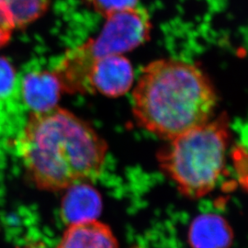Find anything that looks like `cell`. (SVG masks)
Here are the masks:
<instances>
[{
    "mask_svg": "<svg viewBox=\"0 0 248 248\" xmlns=\"http://www.w3.org/2000/svg\"><path fill=\"white\" fill-rule=\"evenodd\" d=\"M108 150L106 140L89 122L59 106L31 112L18 139L28 180L48 192L97 178Z\"/></svg>",
    "mask_w": 248,
    "mask_h": 248,
    "instance_id": "1",
    "label": "cell"
},
{
    "mask_svg": "<svg viewBox=\"0 0 248 248\" xmlns=\"http://www.w3.org/2000/svg\"><path fill=\"white\" fill-rule=\"evenodd\" d=\"M217 98L212 81L195 63L161 58L146 64L137 79L133 117L142 129L168 141L211 121Z\"/></svg>",
    "mask_w": 248,
    "mask_h": 248,
    "instance_id": "2",
    "label": "cell"
},
{
    "mask_svg": "<svg viewBox=\"0 0 248 248\" xmlns=\"http://www.w3.org/2000/svg\"><path fill=\"white\" fill-rule=\"evenodd\" d=\"M229 141V121L221 115L168 140L158 151V166L181 194L200 199L222 177Z\"/></svg>",
    "mask_w": 248,
    "mask_h": 248,
    "instance_id": "3",
    "label": "cell"
},
{
    "mask_svg": "<svg viewBox=\"0 0 248 248\" xmlns=\"http://www.w3.org/2000/svg\"><path fill=\"white\" fill-rule=\"evenodd\" d=\"M105 18L106 22L96 38L69 50L58 60L59 68L72 79L89 81L92 64L97 59L131 52L150 39L152 22L145 9L135 7Z\"/></svg>",
    "mask_w": 248,
    "mask_h": 248,
    "instance_id": "4",
    "label": "cell"
},
{
    "mask_svg": "<svg viewBox=\"0 0 248 248\" xmlns=\"http://www.w3.org/2000/svg\"><path fill=\"white\" fill-rule=\"evenodd\" d=\"M90 94L98 93L108 98H119L133 87V64L124 54L101 57L93 62L89 74Z\"/></svg>",
    "mask_w": 248,
    "mask_h": 248,
    "instance_id": "5",
    "label": "cell"
},
{
    "mask_svg": "<svg viewBox=\"0 0 248 248\" xmlns=\"http://www.w3.org/2000/svg\"><path fill=\"white\" fill-rule=\"evenodd\" d=\"M24 103L31 112H42L58 106L62 90L53 71L36 70L27 73L19 84Z\"/></svg>",
    "mask_w": 248,
    "mask_h": 248,
    "instance_id": "6",
    "label": "cell"
},
{
    "mask_svg": "<svg viewBox=\"0 0 248 248\" xmlns=\"http://www.w3.org/2000/svg\"><path fill=\"white\" fill-rule=\"evenodd\" d=\"M63 191L61 215L66 225L98 219L102 210V199L90 182L78 183Z\"/></svg>",
    "mask_w": 248,
    "mask_h": 248,
    "instance_id": "7",
    "label": "cell"
},
{
    "mask_svg": "<svg viewBox=\"0 0 248 248\" xmlns=\"http://www.w3.org/2000/svg\"><path fill=\"white\" fill-rule=\"evenodd\" d=\"M55 248H119L111 228L98 219L67 224Z\"/></svg>",
    "mask_w": 248,
    "mask_h": 248,
    "instance_id": "8",
    "label": "cell"
},
{
    "mask_svg": "<svg viewBox=\"0 0 248 248\" xmlns=\"http://www.w3.org/2000/svg\"><path fill=\"white\" fill-rule=\"evenodd\" d=\"M232 239L230 224L213 213L196 217L188 230V242L192 248H230Z\"/></svg>",
    "mask_w": 248,
    "mask_h": 248,
    "instance_id": "9",
    "label": "cell"
},
{
    "mask_svg": "<svg viewBox=\"0 0 248 248\" xmlns=\"http://www.w3.org/2000/svg\"><path fill=\"white\" fill-rule=\"evenodd\" d=\"M15 28H22L45 14L49 0H7Z\"/></svg>",
    "mask_w": 248,
    "mask_h": 248,
    "instance_id": "10",
    "label": "cell"
},
{
    "mask_svg": "<svg viewBox=\"0 0 248 248\" xmlns=\"http://www.w3.org/2000/svg\"><path fill=\"white\" fill-rule=\"evenodd\" d=\"M18 83L14 66L6 58L0 57V100L10 97Z\"/></svg>",
    "mask_w": 248,
    "mask_h": 248,
    "instance_id": "11",
    "label": "cell"
},
{
    "mask_svg": "<svg viewBox=\"0 0 248 248\" xmlns=\"http://www.w3.org/2000/svg\"><path fill=\"white\" fill-rule=\"evenodd\" d=\"M100 15L107 17L108 15L124 9H133L138 7L139 0H89Z\"/></svg>",
    "mask_w": 248,
    "mask_h": 248,
    "instance_id": "12",
    "label": "cell"
},
{
    "mask_svg": "<svg viewBox=\"0 0 248 248\" xmlns=\"http://www.w3.org/2000/svg\"><path fill=\"white\" fill-rule=\"evenodd\" d=\"M0 27L12 31L15 29L14 19L9 10L7 0H0Z\"/></svg>",
    "mask_w": 248,
    "mask_h": 248,
    "instance_id": "13",
    "label": "cell"
},
{
    "mask_svg": "<svg viewBox=\"0 0 248 248\" xmlns=\"http://www.w3.org/2000/svg\"><path fill=\"white\" fill-rule=\"evenodd\" d=\"M11 37V31L0 27V48L9 43Z\"/></svg>",
    "mask_w": 248,
    "mask_h": 248,
    "instance_id": "14",
    "label": "cell"
},
{
    "mask_svg": "<svg viewBox=\"0 0 248 248\" xmlns=\"http://www.w3.org/2000/svg\"><path fill=\"white\" fill-rule=\"evenodd\" d=\"M23 248H46L45 247L44 244L42 243H31V244H29L27 245Z\"/></svg>",
    "mask_w": 248,
    "mask_h": 248,
    "instance_id": "15",
    "label": "cell"
}]
</instances>
